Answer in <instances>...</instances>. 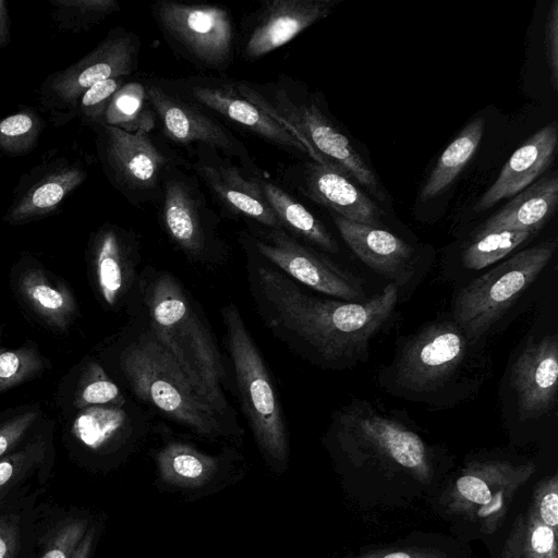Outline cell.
<instances>
[{"label":"cell","instance_id":"obj_1","mask_svg":"<svg viewBox=\"0 0 558 558\" xmlns=\"http://www.w3.org/2000/svg\"><path fill=\"white\" fill-rule=\"evenodd\" d=\"M252 294L272 332L308 359L331 368L365 359L371 340L391 318L399 287L363 302L320 299L306 293L271 264L250 263Z\"/></svg>","mask_w":558,"mask_h":558},{"label":"cell","instance_id":"obj_2","mask_svg":"<svg viewBox=\"0 0 558 558\" xmlns=\"http://www.w3.org/2000/svg\"><path fill=\"white\" fill-rule=\"evenodd\" d=\"M487 375L480 339L470 337L453 318H440L402 339L379 378L395 396L446 407L471 396Z\"/></svg>","mask_w":558,"mask_h":558},{"label":"cell","instance_id":"obj_3","mask_svg":"<svg viewBox=\"0 0 558 558\" xmlns=\"http://www.w3.org/2000/svg\"><path fill=\"white\" fill-rule=\"evenodd\" d=\"M149 331L175 361L197 392L228 424L225 367L210 328L182 284L169 272L156 274L145 288Z\"/></svg>","mask_w":558,"mask_h":558},{"label":"cell","instance_id":"obj_4","mask_svg":"<svg viewBox=\"0 0 558 558\" xmlns=\"http://www.w3.org/2000/svg\"><path fill=\"white\" fill-rule=\"evenodd\" d=\"M120 368L141 400L178 424L211 440L236 435L149 330L122 350Z\"/></svg>","mask_w":558,"mask_h":558},{"label":"cell","instance_id":"obj_5","mask_svg":"<svg viewBox=\"0 0 558 558\" xmlns=\"http://www.w3.org/2000/svg\"><path fill=\"white\" fill-rule=\"evenodd\" d=\"M337 449L355 466L404 472L421 483L432 474L430 449L399 417L366 400H353L333 416L330 429Z\"/></svg>","mask_w":558,"mask_h":558},{"label":"cell","instance_id":"obj_6","mask_svg":"<svg viewBox=\"0 0 558 558\" xmlns=\"http://www.w3.org/2000/svg\"><path fill=\"white\" fill-rule=\"evenodd\" d=\"M221 312L242 409L266 464L283 473L289 464V439L274 383L236 306L230 303Z\"/></svg>","mask_w":558,"mask_h":558},{"label":"cell","instance_id":"obj_7","mask_svg":"<svg viewBox=\"0 0 558 558\" xmlns=\"http://www.w3.org/2000/svg\"><path fill=\"white\" fill-rule=\"evenodd\" d=\"M92 129L106 179L132 205L158 203L166 171L186 161L153 132L128 133L109 125Z\"/></svg>","mask_w":558,"mask_h":558},{"label":"cell","instance_id":"obj_8","mask_svg":"<svg viewBox=\"0 0 558 558\" xmlns=\"http://www.w3.org/2000/svg\"><path fill=\"white\" fill-rule=\"evenodd\" d=\"M548 240L522 250L463 287L454 299L453 319L481 339L535 281L557 250Z\"/></svg>","mask_w":558,"mask_h":558},{"label":"cell","instance_id":"obj_9","mask_svg":"<svg viewBox=\"0 0 558 558\" xmlns=\"http://www.w3.org/2000/svg\"><path fill=\"white\" fill-rule=\"evenodd\" d=\"M151 16L178 58L202 71L225 73L232 65L236 34L227 8L158 0Z\"/></svg>","mask_w":558,"mask_h":558},{"label":"cell","instance_id":"obj_10","mask_svg":"<svg viewBox=\"0 0 558 558\" xmlns=\"http://www.w3.org/2000/svg\"><path fill=\"white\" fill-rule=\"evenodd\" d=\"M140 37L123 27L111 28L88 53L71 65L46 76L37 90L41 109L56 126L76 118L80 97L94 84L128 77L138 66Z\"/></svg>","mask_w":558,"mask_h":558},{"label":"cell","instance_id":"obj_11","mask_svg":"<svg viewBox=\"0 0 558 558\" xmlns=\"http://www.w3.org/2000/svg\"><path fill=\"white\" fill-rule=\"evenodd\" d=\"M270 116L291 132H296L325 163L355 180L380 197L376 174L327 117L314 95L298 83L278 88L268 102Z\"/></svg>","mask_w":558,"mask_h":558},{"label":"cell","instance_id":"obj_12","mask_svg":"<svg viewBox=\"0 0 558 558\" xmlns=\"http://www.w3.org/2000/svg\"><path fill=\"white\" fill-rule=\"evenodd\" d=\"M158 218L170 240L190 258L208 262L221 253L218 216L185 162L171 166L162 180Z\"/></svg>","mask_w":558,"mask_h":558},{"label":"cell","instance_id":"obj_13","mask_svg":"<svg viewBox=\"0 0 558 558\" xmlns=\"http://www.w3.org/2000/svg\"><path fill=\"white\" fill-rule=\"evenodd\" d=\"M536 471L533 462L490 459L468 463L446 497L449 512L493 534L504 523L517 492Z\"/></svg>","mask_w":558,"mask_h":558},{"label":"cell","instance_id":"obj_14","mask_svg":"<svg viewBox=\"0 0 558 558\" xmlns=\"http://www.w3.org/2000/svg\"><path fill=\"white\" fill-rule=\"evenodd\" d=\"M245 242L265 260L294 281L342 301L367 299L359 278L325 255L299 242L284 229L250 223Z\"/></svg>","mask_w":558,"mask_h":558},{"label":"cell","instance_id":"obj_15","mask_svg":"<svg viewBox=\"0 0 558 558\" xmlns=\"http://www.w3.org/2000/svg\"><path fill=\"white\" fill-rule=\"evenodd\" d=\"M148 101L167 141L183 147L205 146L256 169L247 147L218 118L171 89L158 77L143 78Z\"/></svg>","mask_w":558,"mask_h":558},{"label":"cell","instance_id":"obj_16","mask_svg":"<svg viewBox=\"0 0 558 558\" xmlns=\"http://www.w3.org/2000/svg\"><path fill=\"white\" fill-rule=\"evenodd\" d=\"M165 83L179 95L195 102L220 121L229 122L290 154H312L277 120L242 96L234 80L216 76H189Z\"/></svg>","mask_w":558,"mask_h":558},{"label":"cell","instance_id":"obj_17","mask_svg":"<svg viewBox=\"0 0 558 558\" xmlns=\"http://www.w3.org/2000/svg\"><path fill=\"white\" fill-rule=\"evenodd\" d=\"M187 162L226 215L264 228L283 229L262 192L257 180L258 167L247 169L217 150L201 145L189 149Z\"/></svg>","mask_w":558,"mask_h":558},{"label":"cell","instance_id":"obj_18","mask_svg":"<svg viewBox=\"0 0 558 558\" xmlns=\"http://www.w3.org/2000/svg\"><path fill=\"white\" fill-rule=\"evenodd\" d=\"M124 407L96 405L77 413L70 428L68 448L81 468L106 473L133 451L144 435V423L137 424Z\"/></svg>","mask_w":558,"mask_h":558},{"label":"cell","instance_id":"obj_19","mask_svg":"<svg viewBox=\"0 0 558 558\" xmlns=\"http://www.w3.org/2000/svg\"><path fill=\"white\" fill-rule=\"evenodd\" d=\"M156 487L193 501L214 495L241 477L240 456L232 450L206 453L193 445L168 440L154 453Z\"/></svg>","mask_w":558,"mask_h":558},{"label":"cell","instance_id":"obj_20","mask_svg":"<svg viewBox=\"0 0 558 558\" xmlns=\"http://www.w3.org/2000/svg\"><path fill=\"white\" fill-rule=\"evenodd\" d=\"M87 177L81 159L50 150L19 179L3 221L22 226L57 214Z\"/></svg>","mask_w":558,"mask_h":558},{"label":"cell","instance_id":"obj_21","mask_svg":"<svg viewBox=\"0 0 558 558\" xmlns=\"http://www.w3.org/2000/svg\"><path fill=\"white\" fill-rule=\"evenodd\" d=\"M337 0H266L244 16L236 49L255 62L332 13Z\"/></svg>","mask_w":558,"mask_h":558},{"label":"cell","instance_id":"obj_22","mask_svg":"<svg viewBox=\"0 0 558 558\" xmlns=\"http://www.w3.org/2000/svg\"><path fill=\"white\" fill-rule=\"evenodd\" d=\"M279 177L286 187L293 189L330 213L372 227L380 225L383 213L376 203L333 168L310 160L281 167Z\"/></svg>","mask_w":558,"mask_h":558},{"label":"cell","instance_id":"obj_23","mask_svg":"<svg viewBox=\"0 0 558 558\" xmlns=\"http://www.w3.org/2000/svg\"><path fill=\"white\" fill-rule=\"evenodd\" d=\"M510 383L521 420L538 418L557 404L558 340L547 335L529 342L514 361Z\"/></svg>","mask_w":558,"mask_h":558},{"label":"cell","instance_id":"obj_24","mask_svg":"<svg viewBox=\"0 0 558 558\" xmlns=\"http://www.w3.org/2000/svg\"><path fill=\"white\" fill-rule=\"evenodd\" d=\"M331 216L345 244L373 271L398 287L413 277L415 251L402 239L378 227L351 221L333 213Z\"/></svg>","mask_w":558,"mask_h":558},{"label":"cell","instance_id":"obj_25","mask_svg":"<svg viewBox=\"0 0 558 558\" xmlns=\"http://www.w3.org/2000/svg\"><path fill=\"white\" fill-rule=\"evenodd\" d=\"M54 465L53 432L43 424L27 440L0 459V506L44 493Z\"/></svg>","mask_w":558,"mask_h":558},{"label":"cell","instance_id":"obj_26","mask_svg":"<svg viewBox=\"0 0 558 558\" xmlns=\"http://www.w3.org/2000/svg\"><path fill=\"white\" fill-rule=\"evenodd\" d=\"M135 238L128 230L106 222L94 231L88 255L102 301L116 306L129 291L134 277Z\"/></svg>","mask_w":558,"mask_h":558},{"label":"cell","instance_id":"obj_27","mask_svg":"<svg viewBox=\"0 0 558 558\" xmlns=\"http://www.w3.org/2000/svg\"><path fill=\"white\" fill-rule=\"evenodd\" d=\"M557 144L558 124L554 121L539 129L510 156L474 210L484 211L532 184L553 163Z\"/></svg>","mask_w":558,"mask_h":558},{"label":"cell","instance_id":"obj_28","mask_svg":"<svg viewBox=\"0 0 558 558\" xmlns=\"http://www.w3.org/2000/svg\"><path fill=\"white\" fill-rule=\"evenodd\" d=\"M96 517L85 508L40 501L32 558H71Z\"/></svg>","mask_w":558,"mask_h":558},{"label":"cell","instance_id":"obj_29","mask_svg":"<svg viewBox=\"0 0 558 558\" xmlns=\"http://www.w3.org/2000/svg\"><path fill=\"white\" fill-rule=\"evenodd\" d=\"M558 204V175L553 173L520 191L476 233L500 230L536 233L554 215Z\"/></svg>","mask_w":558,"mask_h":558},{"label":"cell","instance_id":"obj_30","mask_svg":"<svg viewBox=\"0 0 558 558\" xmlns=\"http://www.w3.org/2000/svg\"><path fill=\"white\" fill-rule=\"evenodd\" d=\"M21 299L47 326L65 331L77 316L71 289L39 266L25 268L17 279Z\"/></svg>","mask_w":558,"mask_h":558},{"label":"cell","instance_id":"obj_31","mask_svg":"<svg viewBox=\"0 0 558 558\" xmlns=\"http://www.w3.org/2000/svg\"><path fill=\"white\" fill-rule=\"evenodd\" d=\"M257 180L262 192L282 228L292 236L301 238L318 248L337 253L338 243L325 225L286 189L272 182L259 169Z\"/></svg>","mask_w":558,"mask_h":558},{"label":"cell","instance_id":"obj_32","mask_svg":"<svg viewBox=\"0 0 558 558\" xmlns=\"http://www.w3.org/2000/svg\"><path fill=\"white\" fill-rule=\"evenodd\" d=\"M43 494L34 493L0 506V558H32Z\"/></svg>","mask_w":558,"mask_h":558},{"label":"cell","instance_id":"obj_33","mask_svg":"<svg viewBox=\"0 0 558 558\" xmlns=\"http://www.w3.org/2000/svg\"><path fill=\"white\" fill-rule=\"evenodd\" d=\"M484 125L482 117L473 119L447 146L421 191L422 202L441 194L464 169L481 144Z\"/></svg>","mask_w":558,"mask_h":558},{"label":"cell","instance_id":"obj_34","mask_svg":"<svg viewBox=\"0 0 558 558\" xmlns=\"http://www.w3.org/2000/svg\"><path fill=\"white\" fill-rule=\"evenodd\" d=\"M157 124L143 81H126L112 97L104 123L128 133H151Z\"/></svg>","mask_w":558,"mask_h":558},{"label":"cell","instance_id":"obj_35","mask_svg":"<svg viewBox=\"0 0 558 558\" xmlns=\"http://www.w3.org/2000/svg\"><path fill=\"white\" fill-rule=\"evenodd\" d=\"M501 558H558L557 530L544 524L530 506L515 519Z\"/></svg>","mask_w":558,"mask_h":558},{"label":"cell","instance_id":"obj_36","mask_svg":"<svg viewBox=\"0 0 558 558\" xmlns=\"http://www.w3.org/2000/svg\"><path fill=\"white\" fill-rule=\"evenodd\" d=\"M57 29L69 34L88 32L120 11L116 0H49Z\"/></svg>","mask_w":558,"mask_h":558},{"label":"cell","instance_id":"obj_37","mask_svg":"<svg viewBox=\"0 0 558 558\" xmlns=\"http://www.w3.org/2000/svg\"><path fill=\"white\" fill-rule=\"evenodd\" d=\"M46 124L32 107L0 119V151L9 157H22L32 153L39 143Z\"/></svg>","mask_w":558,"mask_h":558},{"label":"cell","instance_id":"obj_38","mask_svg":"<svg viewBox=\"0 0 558 558\" xmlns=\"http://www.w3.org/2000/svg\"><path fill=\"white\" fill-rule=\"evenodd\" d=\"M531 235L527 231L500 230L476 233L463 254V266L480 270L506 257Z\"/></svg>","mask_w":558,"mask_h":558},{"label":"cell","instance_id":"obj_39","mask_svg":"<svg viewBox=\"0 0 558 558\" xmlns=\"http://www.w3.org/2000/svg\"><path fill=\"white\" fill-rule=\"evenodd\" d=\"M126 399L118 385L96 362H89L84 368L74 392L73 405L78 410L96 405L124 407Z\"/></svg>","mask_w":558,"mask_h":558},{"label":"cell","instance_id":"obj_40","mask_svg":"<svg viewBox=\"0 0 558 558\" xmlns=\"http://www.w3.org/2000/svg\"><path fill=\"white\" fill-rule=\"evenodd\" d=\"M48 366L49 361L34 344L0 350V391L39 376Z\"/></svg>","mask_w":558,"mask_h":558},{"label":"cell","instance_id":"obj_41","mask_svg":"<svg viewBox=\"0 0 558 558\" xmlns=\"http://www.w3.org/2000/svg\"><path fill=\"white\" fill-rule=\"evenodd\" d=\"M38 405H25L0 415V459L27 440L41 425Z\"/></svg>","mask_w":558,"mask_h":558},{"label":"cell","instance_id":"obj_42","mask_svg":"<svg viewBox=\"0 0 558 558\" xmlns=\"http://www.w3.org/2000/svg\"><path fill=\"white\" fill-rule=\"evenodd\" d=\"M126 81L128 77L108 78L85 90L80 97L76 108V117L81 122L89 128L101 125L112 97Z\"/></svg>","mask_w":558,"mask_h":558},{"label":"cell","instance_id":"obj_43","mask_svg":"<svg viewBox=\"0 0 558 558\" xmlns=\"http://www.w3.org/2000/svg\"><path fill=\"white\" fill-rule=\"evenodd\" d=\"M531 507L539 520L557 530L558 526V476L554 473L535 486Z\"/></svg>","mask_w":558,"mask_h":558},{"label":"cell","instance_id":"obj_44","mask_svg":"<svg viewBox=\"0 0 558 558\" xmlns=\"http://www.w3.org/2000/svg\"><path fill=\"white\" fill-rule=\"evenodd\" d=\"M545 54L549 69V81L555 92L558 90V0H554L545 22Z\"/></svg>","mask_w":558,"mask_h":558},{"label":"cell","instance_id":"obj_45","mask_svg":"<svg viewBox=\"0 0 558 558\" xmlns=\"http://www.w3.org/2000/svg\"><path fill=\"white\" fill-rule=\"evenodd\" d=\"M105 520L97 515L76 548L71 558H94L98 542L102 534Z\"/></svg>","mask_w":558,"mask_h":558},{"label":"cell","instance_id":"obj_46","mask_svg":"<svg viewBox=\"0 0 558 558\" xmlns=\"http://www.w3.org/2000/svg\"><path fill=\"white\" fill-rule=\"evenodd\" d=\"M353 558H449L446 554L430 548H404L398 550H381Z\"/></svg>","mask_w":558,"mask_h":558},{"label":"cell","instance_id":"obj_47","mask_svg":"<svg viewBox=\"0 0 558 558\" xmlns=\"http://www.w3.org/2000/svg\"><path fill=\"white\" fill-rule=\"evenodd\" d=\"M11 40V21L8 2L0 0V50L5 48Z\"/></svg>","mask_w":558,"mask_h":558},{"label":"cell","instance_id":"obj_48","mask_svg":"<svg viewBox=\"0 0 558 558\" xmlns=\"http://www.w3.org/2000/svg\"><path fill=\"white\" fill-rule=\"evenodd\" d=\"M1 338H2V335H1V328H0V350L4 349V348L2 347V343H1Z\"/></svg>","mask_w":558,"mask_h":558}]
</instances>
